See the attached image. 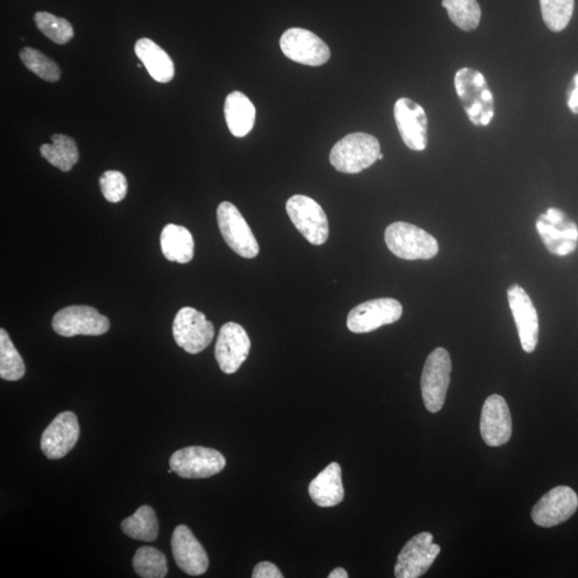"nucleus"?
<instances>
[{"instance_id":"nucleus-1","label":"nucleus","mask_w":578,"mask_h":578,"mask_svg":"<svg viewBox=\"0 0 578 578\" xmlns=\"http://www.w3.org/2000/svg\"><path fill=\"white\" fill-rule=\"evenodd\" d=\"M454 86L472 123L480 127L489 126L495 115V102L482 73L462 68L456 72Z\"/></svg>"},{"instance_id":"nucleus-2","label":"nucleus","mask_w":578,"mask_h":578,"mask_svg":"<svg viewBox=\"0 0 578 578\" xmlns=\"http://www.w3.org/2000/svg\"><path fill=\"white\" fill-rule=\"evenodd\" d=\"M380 154V144L375 137L362 132L351 133L333 146L330 163L338 172L358 174L372 167Z\"/></svg>"},{"instance_id":"nucleus-3","label":"nucleus","mask_w":578,"mask_h":578,"mask_svg":"<svg viewBox=\"0 0 578 578\" xmlns=\"http://www.w3.org/2000/svg\"><path fill=\"white\" fill-rule=\"evenodd\" d=\"M385 241L389 249L401 259H431L440 251L433 236L416 225L395 222L385 231Z\"/></svg>"},{"instance_id":"nucleus-4","label":"nucleus","mask_w":578,"mask_h":578,"mask_svg":"<svg viewBox=\"0 0 578 578\" xmlns=\"http://www.w3.org/2000/svg\"><path fill=\"white\" fill-rule=\"evenodd\" d=\"M452 362L447 350L438 347L424 363L421 392L425 409L431 413L442 410L451 381Z\"/></svg>"},{"instance_id":"nucleus-5","label":"nucleus","mask_w":578,"mask_h":578,"mask_svg":"<svg viewBox=\"0 0 578 578\" xmlns=\"http://www.w3.org/2000/svg\"><path fill=\"white\" fill-rule=\"evenodd\" d=\"M286 211L300 234L314 246H321L330 237V222L321 206L306 196L291 197Z\"/></svg>"},{"instance_id":"nucleus-6","label":"nucleus","mask_w":578,"mask_h":578,"mask_svg":"<svg viewBox=\"0 0 578 578\" xmlns=\"http://www.w3.org/2000/svg\"><path fill=\"white\" fill-rule=\"evenodd\" d=\"M537 230L549 251L557 257H567L578 245V227L563 211L547 209L537 220Z\"/></svg>"},{"instance_id":"nucleus-7","label":"nucleus","mask_w":578,"mask_h":578,"mask_svg":"<svg viewBox=\"0 0 578 578\" xmlns=\"http://www.w3.org/2000/svg\"><path fill=\"white\" fill-rule=\"evenodd\" d=\"M218 228L228 246L245 259L257 258L259 245L246 218L234 204L223 202L217 211Z\"/></svg>"},{"instance_id":"nucleus-8","label":"nucleus","mask_w":578,"mask_h":578,"mask_svg":"<svg viewBox=\"0 0 578 578\" xmlns=\"http://www.w3.org/2000/svg\"><path fill=\"white\" fill-rule=\"evenodd\" d=\"M176 343L188 354L197 355L208 347L215 337V327L198 309L186 307L176 315L173 324Z\"/></svg>"},{"instance_id":"nucleus-9","label":"nucleus","mask_w":578,"mask_h":578,"mask_svg":"<svg viewBox=\"0 0 578 578\" xmlns=\"http://www.w3.org/2000/svg\"><path fill=\"white\" fill-rule=\"evenodd\" d=\"M169 466L181 478L204 479L220 473L227 460L215 449L188 447L170 456Z\"/></svg>"},{"instance_id":"nucleus-10","label":"nucleus","mask_w":578,"mask_h":578,"mask_svg":"<svg viewBox=\"0 0 578 578\" xmlns=\"http://www.w3.org/2000/svg\"><path fill=\"white\" fill-rule=\"evenodd\" d=\"M433 540L434 535L427 532L411 538L399 553L394 576L418 578L427 573L441 553V546Z\"/></svg>"},{"instance_id":"nucleus-11","label":"nucleus","mask_w":578,"mask_h":578,"mask_svg":"<svg viewBox=\"0 0 578 578\" xmlns=\"http://www.w3.org/2000/svg\"><path fill=\"white\" fill-rule=\"evenodd\" d=\"M53 330L59 336H102L109 330V320L96 309L87 306H71L60 309L53 319Z\"/></svg>"},{"instance_id":"nucleus-12","label":"nucleus","mask_w":578,"mask_h":578,"mask_svg":"<svg viewBox=\"0 0 578 578\" xmlns=\"http://www.w3.org/2000/svg\"><path fill=\"white\" fill-rule=\"evenodd\" d=\"M403 314V307L393 298H380L359 304L347 316V328L354 333H369L394 324Z\"/></svg>"},{"instance_id":"nucleus-13","label":"nucleus","mask_w":578,"mask_h":578,"mask_svg":"<svg viewBox=\"0 0 578 578\" xmlns=\"http://www.w3.org/2000/svg\"><path fill=\"white\" fill-rule=\"evenodd\" d=\"M279 46L286 57L301 65L319 66L330 59V46L308 29L286 30L279 40Z\"/></svg>"},{"instance_id":"nucleus-14","label":"nucleus","mask_w":578,"mask_h":578,"mask_svg":"<svg viewBox=\"0 0 578 578\" xmlns=\"http://www.w3.org/2000/svg\"><path fill=\"white\" fill-rule=\"evenodd\" d=\"M578 508L576 492L569 486H557L540 499L532 511V521L540 527L561 525L574 515Z\"/></svg>"},{"instance_id":"nucleus-15","label":"nucleus","mask_w":578,"mask_h":578,"mask_svg":"<svg viewBox=\"0 0 578 578\" xmlns=\"http://www.w3.org/2000/svg\"><path fill=\"white\" fill-rule=\"evenodd\" d=\"M507 294L522 350L527 354H532L539 342L540 327L537 309L531 297L521 285H511Z\"/></svg>"},{"instance_id":"nucleus-16","label":"nucleus","mask_w":578,"mask_h":578,"mask_svg":"<svg viewBox=\"0 0 578 578\" xmlns=\"http://www.w3.org/2000/svg\"><path fill=\"white\" fill-rule=\"evenodd\" d=\"M480 431L489 447L506 445L512 436V418L506 400L492 394L486 399L481 412Z\"/></svg>"},{"instance_id":"nucleus-17","label":"nucleus","mask_w":578,"mask_h":578,"mask_svg":"<svg viewBox=\"0 0 578 578\" xmlns=\"http://www.w3.org/2000/svg\"><path fill=\"white\" fill-rule=\"evenodd\" d=\"M394 119L407 147L415 151L427 148L428 116L421 106L409 98H401L394 106Z\"/></svg>"},{"instance_id":"nucleus-18","label":"nucleus","mask_w":578,"mask_h":578,"mask_svg":"<svg viewBox=\"0 0 578 578\" xmlns=\"http://www.w3.org/2000/svg\"><path fill=\"white\" fill-rule=\"evenodd\" d=\"M251 340L243 327L236 322H227L218 333L216 344V359L225 374H234L247 360Z\"/></svg>"},{"instance_id":"nucleus-19","label":"nucleus","mask_w":578,"mask_h":578,"mask_svg":"<svg viewBox=\"0 0 578 578\" xmlns=\"http://www.w3.org/2000/svg\"><path fill=\"white\" fill-rule=\"evenodd\" d=\"M80 437L76 413L64 411L55 418L41 437V450L48 460H59L69 454Z\"/></svg>"},{"instance_id":"nucleus-20","label":"nucleus","mask_w":578,"mask_h":578,"mask_svg":"<svg viewBox=\"0 0 578 578\" xmlns=\"http://www.w3.org/2000/svg\"><path fill=\"white\" fill-rule=\"evenodd\" d=\"M172 551L176 563L191 576L206 573L209 567V558L202 544L194 537L190 528L179 525L172 537Z\"/></svg>"},{"instance_id":"nucleus-21","label":"nucleus","mask_w":578,"mask_h":578,"mask_svg":"<svg viewBox=\"0 0 578 578\" xmlns=\"http://www.w3.org/2000/svg\"><path fill=\"white\" fill-rule=\"evenodd\" d=\"M309 494L321 508L338 506L343 502L342 470L338 462H331L309 483Z\"/></svg>"},{"instance_id":"nucleus-22","label":"nucleus","mask_w":578,"mask_h":578,"mask_svg":"<svg viewBox=\"0 0 578 578\" xmlns=\"http://www.w3.org/2000/svg\"><path fill=\"white\" fill-rule=\"evenodd\" d=\"M224 115L230 133L243 137L253 129L257 109L245 94L234 91L225 100Z\"/></svg>"},{"instance_id":"nucleus-23","label":"nucleus","mask_w":578,"mask_h":578,"mask_svg":"<svg viewBox=\"0 0 578 578\" xmlns=\"http://www.w3.org/2000/svg\"><path fill=\"white\" fill-rule=\"evenodd\" d=\"M134 50L155 81L168 83L173 80L175 76L173 60L156 42L148 38L139 39Z\"/></svg>"},{"instance_id":"nucleus-24","label":"nucleus","mask_w":578,"mask_h":578,"mask_svg":"<svg viewBox=\"0 0 578 578\" xmlns=\"http://www.w3.org/2000/svg\"><path fill=\"white\" fill-rule=\"evenodd\" d=\"M161 248L167 260L187 264L194 257L193 236L180 225L168 224L162 230Z\"/></svg>"},{"instance_id":"nucleus-25","label":"nucleus","mask_w":578,"mask_h":578,"mask_svg":"<svg viewBox=\"0 0 578 578\" xmlns=\"http://www.w3.org/2000/svg\"><path fill=\"white\" fill-rule=\"evenodd\" d=\"M51 138L52 144L41 146V156L62 172H70L80 160V152L75 139L65 134H54Z\"/></svg>"},{"instance_id":"nucleus-26","label":"nucleus","mask_w":578,"mask_h":578,"mask_svg":"<svg viewBox=\"0 0 578 578\" xmlns=\"http://www.w3.org/2000/svg\"><path fill=\"white\" fill-rule=\"evenodd\" d=\"M121 528L127 537L145 543H152L159 534V522L155 510L149 506L138 508L136 513L121 522Z\"/></svg>"},{"instance_id":"nucleus-27","label":"nucleus","mask_w":578,"mask_h":578,"mask_svg":"<svg viewBox=\"0 0 578 578\" xmlns=\"http://www.w3.org/2000/svg\"><path fill=\"white\" fill-rule=\"evenodd\" d=\"M25 370V364L9 334L0 330V377L5 380L16 381L23 379Z\"/></svg>"},{"instance_id":"nucleus-28","label":"nucleus","mask_w":578,"mask_h":578,"mask_svg":"<svg viewBox=\"0 0 578 578\" xmlns=\"http://www.w3.org/2000/svg\"><path fill=\"white\" fill-rule=\"evenodd\" d=\"M133 568L143 578H163L167 574L166 555L155 547L143 546L133 558Z\"/></svg>"},{"instance_id":"nucleus-29","label":"nucleus","mask_w":578,"mask_h":578,"mask_svg":"<svg viewBox=\"0 0 578 578\" xmlns=\"http://www.w3.org/2000/svg\"><path fill=\"white\" fill-rule=\"evenodd\" d=\"M450 20L465 32L477 29L481 20V8L477 0H442Z\"/></svg>"},{"instance_id":"nucleus-30","label":"nucleus","mask_w":578,"mask_h":578,"mask_svg":"<svg viewBox=\"0 0 578 578\" xmlns=\"http://www.w3.org/2000/svg\"><path fill=\"white\" fill-rule=\"evenodd\" d=\"M35 22L36 28L56 45L68 44L75 36V30L68 21L48 12H36Z\"/></svg>"},{"instance_id":"nucleus-31","label":"nucleus","mask_w":578,"mask_h":578,"mask_svg":"<svg viewBox=\"0 0 578 578\" xmlns=\"http://www.w3.org/2000/svg\"><path fill=\"white\" fill-rule=\"evenodd\" d=\"M20 58L24 66L42 80L55 83L62 77V71L57 64L33 47H24L20 53Z\"/></svg>"},{"instance_id":"nucleus-32","label":"nucleus","mask_w":578,"mask_h":578,"mask_svg":"<svg viewBox=\"0 0 578 578\" xmlns=\"http://www.w3.org/2000/svg\"><path fill=\"white\" fill-rule=\"evenodd\" d=\"M545 25L552 32H562L569 25L574 11V0H540Z\"/></svg>"},{"instance_id":"nucleus-33","label":"nucleus","mask_w":578,"mask_h":578,"mask_svg":"<svg viewBox=\"0 0 578 578\" xmlns=\"http://www.w3.org/2000/svg\"><path fill=\"white\" fill-rule=\"evenodd\" d=\"M100 188L103 197L109 203H119L125 199L127 191L126 176L118 170H107L101 176Z\"/></svg>"},{"instance_id":"nucleus-34","label":"nucleus","mask_w":578,"mask_h":578,"mask_svg":"<svg viewBox=\"0 0 578 578\" xmlns=\"http://www.w3.org/2000/svg\"><path fill=\"white\" fill-rule=\"evenodd\" d=\"M253 578H283L281 571H279L276 564L271 563L263 562L257 564V567L253 570Z\"/></svg>"},{"instance_id":"nucleus-35","label":"nucleus","mask_w":578,"mask_h":578,"mask_svg":"<svg viewBox=\"0 0 578 578\" xmlns=\"http://www.w3.org/2000/svg\"><path fill=\"white\" fill-rule=\"evenodd\" d=\"M568 106L572 112L578 114V73L573 78L572 88L569 90Z\"/></svg>"},{"instance_id":"nucleus-36","label":"nucleus","mask_w":578,"mask_h":578,"mask_svg":"<svg viewBox=\"0 0 578 578\" xmlns=\"http://www.w3.org/2000/svg\"><path fill=\"white\" fill-rule=\"evenodd\" d=\"M330 578H347L349 577V573H347V571L343 568H337L334 569L331 573L330 574V576H328Z\"/></svg>"},{"instance_id":"nucleus-37","label":"nucleus","mask_w":578,"mask_h":578,"mask_svg":"<svg viewBox=\"0 0 578 578\" xmlns=\"http://www.w3.org/2000/svg\"><path fill=\"white\" fill-rule=\"evenodd\" d=\"M382 159H383V155H382V154H380V155L379 156V160H382Z\"/></svg>"}]
</instances>
